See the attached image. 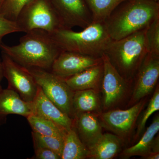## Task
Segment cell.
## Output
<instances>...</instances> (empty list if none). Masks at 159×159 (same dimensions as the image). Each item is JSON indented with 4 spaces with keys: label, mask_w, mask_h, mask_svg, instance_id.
Wrapping results in <instances>:
<instances>
[{
    "label": "cell",
    "mask_w": 159,
    "mask_h": 159,
    "mask_svg": "<svg viewBox=\"0 0 159 159\" xmlns=\"http://www.w3.org/2000/svg\"><path fill=\"white\" fill-rule=\"evenodd\" d=\"M14 46L2 44V52L27 69L50 71L54 61L63 51L49 32L33 30L26 32Z\"/></svg>",
    "instance_id": "cell-1"
},
{
    "label": "cell",
    "mask_w": 159,
    "mask_h": 159,
    "mask_svg": "<svg viewBox=\"0 0 159 159\" xmlns=\"http://www.w3.org/2000/svg\"><path fill=\"white\" fill-rule=\"evenodd\" d=\"M159 17V2L152 0H125L104 21L112 40H119L146 29Z\"/></svg>",
    "instance_id": "cell-2"
},
{
    "label": "cell",
    "mask_w": 159,
    "mask_h": 159,
    "mask_svg": "<svg viewBox=\"0 0 159 159\" xmlns=\"http://www.w3.org/2000/svg\"><path fill=\"white\" fill-rule=\"evenodd\" d=\"M51 34L63 51L101 58L112 40L104 22H93L80 31L62 28Z\"/></svg>",
    "instance_id": "cell-3"
},
{
    "label": "cell",
    "mask_w": 159,
    "mask_h": 159,
    "mask_svg": "<svg viewBox=\"0 0 159 159\" xmlns=\"http://www.w3.org/2000/svg\"><path fill=\"white\" fill-rule=\"evenodd\" d=\"M146 29L112 40L103 54L119 74L131 82L148 53Z\"/></svg>",
    "instance_id": "cell-4"
},
{
    "label": "cell",
    "mask_w": 159,
    "mask_h": 159,
    "mask_svg": "<svg viewBox=\"0 0 159 159\" xmlns=\"http://www.w3.org/2000/svg\"><path fill=\"white\" fill-rule=\"evenodd\" d=\"M22 32L43 30L50 34L63 28L50 0H31L20 11L16 20Z\"/></svg>",
    "instance_id": "cell-5"
},
{
    "label": "cell",
    "mask_w": 159,
    "mask_h": 159,
    "mask_svg": "<svg viewBox=\"0 0 159 159\" xmlns=\"http://www.w3.org/2000/svg\"><path fill=\"white\" fill-rule=\"evenodd\" d=\"M28 69L46 97L62 112L74 119V91L67 84L65 80L51 71L35 68Z\"/></svg>",
    "instance_id": "cell-6"
},
{
    "label": "cell",
    "mask_w": 159,
    "mask_h": 159,
    "mask_svg": "<svg viewBox=\"0 0 159 159\" xmlns=\"http://www.w3.org/2000/svg\"><path fill=\"white\" fill-rule=\"evenodd\" d=\"M3 75L8 83V88L16 92L24 100L32 102L39 86L28 69L21 66L2 52Z\"/></svg>",
    "instance_id": "cell-7"
},
{
    "label": "cell",
    "mask_w": 159,
    "mask_h": 159,
    "mask_svg": "<svg viewBox=\"0 0 159 159\" xmlns=\"http://www.w3.org/2000/svg\"><path fill=\"white\" fill-rule=\"evenodd\" d=\"M146 103V99H143L127 109H111L102 112L98 116L101 125L122 140L127 139Z\"/></svg>",
    "instance_id": "cell-8"
},
{
    "label": "cell",
    "mask_w": 159,
    "mask_h": 159,
    "mask_svg": "<svg viewBox=\"0 0 159 159\" xmlns=\"http://www.w3.org/2000/svg\"><path fill=\"white\" fill-rule=\"evenodd\" d=\"M50 1L65 29H85L93 22L86 0Z\"/></svg>",
    "instance_id": "cell-9"
},
{
    "label": "cell",
    "mask_w": 159,
    "mask_h": 159,
    "mask_svg": "<svg viewBox=\"0 0 159 159\" xmlns=\"http://www.w3.org/2000/svg\"><path fill=\"white\" fill-rule=\"evenodd\" d=\"M102 59L103 74L101 86L103 95V107L106 110H109L125 98L131 82L119 74L104 54Z\"/></svg>",
    "instance_id": "cell-10"
},
{
    "label": "cell",
    "mask_w": 159,
    "mask_h": 159,
    "mask_svg": "<svg viewBox=\"0 0 159 159\" xmlns=\"http://www.w3.org/2000/svg\"><path fill=\"white\" fill-rule=\"evenodd\" d=\"M159 77V57L148 53L132 81H134L129 104L134 105L152 92Z\"/></svg>",
    "instance_id": "cell-11"
},
{
    "label": "cell",
    "mask_w": 159,
    "mask_h": 159,
    "mask_svg": "<svg viewBox=\"0 0 159 159\" xmlns=\"http://www.w3.org/2000/svg\"><path fill=\"white\" fill-rule=\"evenodd\" d=\"M102 61V57L98 58L76 52L62 51L54 61L50 71L65 79Z\"/></svg>",
    "instance_id": "cell-12"
},
{
    "label": "cell",
    "mask_w": 159,
    "mask_h": 159,
    "mask_svg": "<svg viewBox=\"0 0 159 159\" xmlns=\"http://www.w3.org/2000/svg\"><path fill=\"white\" fill-rule=\"evenodd\" d=\"M32 102L33 114L35 116L54 122L66 131L74 127V119L62 112L46 97L39 86Z\"/></svg>",
    "instance_id": "cell-13"
},
{
    "label": "cell",
    "mask_w": 159,
    "mask_h": 159,
    "mask_svg": "<svg viewBox=\"0 0 159 159\" xmlns=\"http://www.w3.org/2000/svg\"><path fill=\"white\" fill-rule=\"evenodd\" d=\"M33 102L24 101L16 92L11 89L0 90V126L6 123L9 115L27 118L33 114Z\"/></svg>",
    "instance_id": "cell-14"
},
{
    "label": "cell",
    "mask_w": 159,
    "mask_h": 159,
    "mask_svg": "<svg viewBox=\"0 0 159 159\" xmlns=\"http://www.w3.org/2000/svg\"><path fill=\"white\" fill-rule=\"evenodd\" d=\"M74 127L80 139L88 149L96 144L103 134L102 127L96 114H77L74 119Z\"/></svg>",
    "instance_id": "cell-15"
},
{
    "label": "cell",
    "mask_w": 159,
    "mask_h": 159,
    "mask_svg": "<svg viewBox=\"0 0 159 159\" xmlns=\"http://www.w3.org/2000/svg\"><path fill=\"white\" fill-rule=\"evenodd\" d=\"M103 74L102 61L99 64L89 68L64 80L74 91L86 89L98 91L102 84Z\"/></svg>",
    "instance_id": "cell-16"
},
{
    "label": "cell",
    "mask_w": 159,
    "mask_h": 159,
    "mask_svg": "<svg viewBox=\"0 0 159 159\" xmlns=\"http://www.w3.org/2000/svg\"><path fill=\"white\" fill-rule=\"evenodd\" d=\"M122 140L115 134H103L95 145L89 148L88 158L111 159L122 148Z\"/></svg>",
    "instance_id": "cell-17"
},
{
    "label": "cell",
    "mask_w": 159,
    "mask_h": 159,
    "mask_svg": "<svg viewBox=\"0 0 159 159\" xmlns=\"http://www.w3.org/2000/svg\"><path fill=\"white\" fill-rule=\"evenodd\" d=\"M159 130V117L158 116L154 118L139 142L123 151L121 157L124 158H129L131 157L139 156L145 159L151 153L154 139Z\"/></svg>",
    "instance_id": "cell-18"
},
{
    "label": "cell",
    "mask_w": 159,
    "mask_h": 159,
    "mask_svg": "<svg viewBox=\"0 0 159 159\" xmlns=\"http://www.w3.org/2000/svg\"><path fill=\"white\" fill-rule=\"evenodd\" d=\"M73 108L75 116L82 113H90L99 116L102 113V108L98 91L86 89L74 91Z\"/></svg>",
    "instance_id": "cell-19"
},
{
    "label": "cell",
    "mask_w": 159,
    "mask_h": 159,
    "mask_svg": "<svg viewBox=\"0 0 159 159\" xmlns=\"http://www.w3.org/2000/svg\"><path fill=\"white\" fill-rule=\"evenodd\" d=\"M89 150L80 139L74 127L67 131L64 138L61 159L88 158Z\"/></svg>",
    "instance_id": "cell-20"
},
{
    "label": "cell",
    "mask_w": 159,
    "mask_h": 159,
    "mask_svg": "<svg viewBox=\"0 0 159 159\" xmlns=\"http://www.w3.org/2000/svg\"><path fill=\"white\" fill-rule=\"evenodd\" d=\"M26 119L32 131L43 135L56 137L64 140L67 131L54 122L34 114L28 116Z\"/></svg>",
    "instance_id": "cell-21"
},
{
    "label": "cell",
    "mask_w": 159,
    "mask_h": 159,
    "mask_svg": "<svg viewBox=\"0 0 159 159\" xmlns=\"http://www.w3.org/2000/svg\"><path fill=\"white\" fill-rule=\"evenodd\" d=\"M93 22H104L116 7L125 0H86Z\"/></svg>",
    "instance_id": "cell-22"
},
{
    "label": "cell",
    "mask_w": 159,
    "mask_h": 159,
    "mask_svg": "<svg viewBox=\"0 0 159 159\" xmlns=\"http://www.w3.org/2000/svg\"><path fill=\"white\" fill-rule=\"evenodd\" d=\"M31 135L34 147H42L50 149L56 152L61 158L63 148V139L43 135L33 131Z\"/></svg>",
    "instance_id": "cell-23"
},
{
    "label": "cell",
    "mask_w": 159,
    "mask_h": 159,
    "mask_svg": "<svg viewBox=\"0 0 159 159\" xmlns=\"http://www.w3.org/2000/svg\"><path fill=\"white\" fill-rule=\"evenodd\" d=\"M145 37L148 53L159 57V17L146 28Z\"/></svg>",
    "instance_id": "cell-24"
},
{
    "label": "cell",
    "mask_w": 159,
    "mask_h": 159,
    "mask_svg": "<svg viewBox=\"0 0 159 159\" xmlns=\"http://www.w3.org/2000/svg\"><path fill=\"white\" fill-rule=\"evenodd\" d=\"M159 110V85L156 88L155 90L149 103L147 108L145 109L143 116L140 120L138 125L136 134L134 136V140H136L139 138L142 132L145 129L146 122L149 117L157 111Z\"/></svg>",
    "instance_id": "cell-25"
},
{
    "label": "cell",
    "mask_w": 159,
    "mask_h": 159,
    "mask_svg": "<svg viewBox=\"0 0 159 159\" xmlns=\"http://www.w3.org/2000/svg\"><path fill=\"white\" fill-rule=\"evenodd\" d=\"M31 0H4L0 7V14L7 19L16 21L20 11Z\"/></svg>",
    "instance_id": "cell-26"
},
{
    "label": "cell",
    "mask_w": 159,
    "mask_h": 159,
    "mask_svg": "<svg viewBox=\"0 0 159 159\" xmlns=\"http://www.w3.org/2000/svg\"><path fill=\"white\" fill-rule=\"evenodd\" d=\"M22 32L15 21L7 19L0 14V49L3 38L8 34Z\"/></svg>",
    "instance_id": "cell-27"
},
{
    "label": "cell",
    "mask_w": 159,
    "mask_h": 159,
    "mask_svg": "<svg viewBox=\"0 0 159 159\" xmlns=\"http://www.w3.org/2000/svg\"><path fill=\"white\" fill-rule=\"evenodd\" d=\"M34 154L32 159H60L61 157L56 152L42 147H34Z\"/></svg>",
    "instance_id": "cell-28"
},
{
    "label": "cell",
    "mask_w": 159,
    "mask_h": 159,
    "mask_svg": "<svg viewBox=\"0 0 159 159\" xmlns=\"http://www.w3.org/2000/svg\"><path fill=\"white\" fill-rule=\"evenodd\" d=\"M3 77H4V75H3L2 64V61L0 60V90L2 89L1 85V82Z\"/></svg>",
    "instance_id": "cell-29"
},
{
    "label": "cell",
    "mask_w": 159,
    "mask_h": 159,
    "mask_svg": "<svg viewBox=\"0 0 159 159\" xmlns=\"http://www.w3.org/2000/svg\"><path fill=\"white\" fill-rule=\"evenodd\" d=\"M146 159H159V153H151L145 158Z\"/></svg>",
    "instance_id": "cell-30"
},
{
    "label": "cell",
    "mask_w": 159,
    "mask_h": 159,
    "mask_svg": "<svg viewBox=\"0 0 159 159\" xmlns=\"http://www.w3.org/2000/svg\"><path fill=\"white\" fill-rule=\"evenodd\" d=\"M3 1H4V0H0V7H1V6H2Z\"/></svg>",
    "instance_id": "cell-31"
},
{
    "label": "cell",
    "mask_w": 159,
    "mask_h": 159,
    "mask_svg": "<svg viewBox=\"0 0 159 159\" xmlns=\"http://www.w3.org/2000/svg\"><path fill=\"white\" fill-rule=\"evenodd\" d=\"M152 1H154V2H159V0H152Z\"/></svg>",
    "instance_id": "cell-32"
}]
</instances>
